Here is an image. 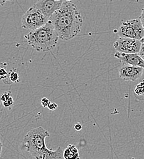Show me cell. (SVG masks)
Listing matches in <instances>:
<instances>
[{
    "label": "cell",
    "instance_id": "16",
    "mask_svg": "<svg viewBox=\"0 0 144 159\" xmlns=\"http://www.w3.org/2000/svg\"><path fill=\"white\" fill-rule=\"evenodd\" d=\"M47 108L50 110H51V111H54V110H55L58 108V105L57 103H50L48 105Z\"/></svg>",
    "mask_w": 144,
    "mask_h": 159
},
{
    "label": "cell",
    "instance_id": "11",
    "mask_svg": "<svg viewBox=\"0 0 144 159\" xmlns=\"http://www.w3.org/2000/svg\"><path fill=\"white\" fill-rule=\"evenodd\" d=\"M6 65H7L6 62H0V80L7 84H11L12 83H11L8 77L9 72L6 70Z\"/></svg>",
    "mask_w": 144,
    "mask_h": 159
},
{
    "label": "cell",
    "instance_id": "1",
    "mask_svg": "<svg viewBox=\"0 0 144 159\" xmlns=\"http://www.w3.org/2000/svg\"><path fill=\"white\" fill-rule=\"evenodd\" d=\"M61 39L75 38L81 31L83 20L77 6L71 1L63 0L61 6L49 19Z\"/></svg>",
    "mask_w": 144,
    "mask_h": 159
},
{
    "label": "cell",
    "instance_id": "6",
    "mask_svg": "<svg viewBox=\"0 0 144 159\" xmlns=\"http://www.w3.org/2000/svg\"><path fill=\"white\" fill-rule=\"evenodd\" d=\"M141 46L140 40L120 37L114 43L115 49L124 53H139Z\"/></svg>",
    "mask_w": 144,
    "mask_h": 159
},
{
    "label": "cell",
    "instance_id": "5",
    "mask_svg": "<svg viewBox=\"0 0 144 159\" xmlns=\"http://www.w3.org/2000/svg\"><path fill=\"white\" fill-rule=\"evenodd\" d=\"M118 34L120 37L141 39L144 37V28L140 19L123 22L118 29Z\"/></svg>",
    "mask_w": 144,
    "mask_h": 159
},
{
    "label": "cell",
    "instance_id": "7",
    "mask_svg": "<svg viewBox=\"0 0 144 159\" xmlns=\"http://www.w3.org/2000/svg\"><path fill=\"white\" fill-rule=\"evenodd\" d=\"M144 68L131 65H124L119 69V77L125 80L135 81L141 78Z\"/></svg>",
    "mask_w": 144,
    "mask_h": 159
},
{
    "label": "cell",
    "instance_id": "14",
    "mask_svg": "<svg viewBox=\"0 0 144 159\" xmlns=\"http://www.w3.org/2000/svg\"><path fill=\"white\" fill-rule=\"evenodd\" d=\"M11 97V91H6L5 93H4L3 94H2V96L0 98V99L1 100V102H4L9 99Z\"/></svg>",
    "mask_w": 144,
    "mask_h": 159
},
{
    "label": "cell",
    "instance_id": "18",
    "mask_svg": "<svg viewBox=\"0 0 144 159\" xmlns=\"http://www.w3.org/2000/svg\"><path fill=\"white\" fill-rule=\"evenodd\" d=\"M74 129L77 131H81L82 129V125L81 123H76L74 125Z\"/></svg>",
    "mask_w": 144,
    "mask_h": 159
},
{
    "label": "cell",
    "instance_id": "20",
    "mask_svg": "<svg viewBox=\"0 0 144 159\" xmlns=\"http://www.w3.org/2000/svg\"><path fill=\"white\" fill-rule=\"evenodd\" d=\"M2 105L4 107H9L11 105H9V102H7V100L6 101H4V102H2Z\"/></svg>",
    "mask_w": 144,
    "mask_h": 159
},
{
    "label": "cell",
    "instance_id": "15",
    "mask_svg": "<svg viewBox=\"0 0 144 159\" xmlns=\"http://www.w3.org/2000/svg\"><path fill=\"white\" fill-rule=\"evenodd\" d=\"M50 100L48 98H44L41 99V105L44 108L45 107H47L48 105L50 103Z\"/></svg>",
    "mask_w": 144,
    "mask_h": 159
},
{
    "label": "cell",
    "instance_id": "4",
    "mask_svg": "<svg viewBox=\"0 0 144 159\" xmlns=\"http://www.w3.org/2000/svg\"><path fill=\"white\" fill-rule=\"evenodd\" d=\"M49 18L35 6L31 7L21 17V26L23 28L35 30L44 25Z\"/></svg>",
    "mask_w": 144,
    "mask_h": 159
},
{
    "label": "cell",
    "instance_id": "24",
    "mask_svg": "<svg viewBox=\"0 0 144 159\" xmlns=\"http://www.w3.org/2000/svg\"><path fill=\"white\" fill-rule=\"evenodd\" d=\"M140 79H141V81H144V70H143V72H142V75H141V77Z\"/></svg>",
    "mask_w": 144,
    "mask_h": 159
},
{
    "label": "cell",
    "instance_id": "3",
    "mask_svg": "<svg viewBox=\"0 0 144 159\" xmlns=\"http://www.w3.org/2000/svg\"><path fill=\"white\" fill-rule=\"evenodd\" d=\"M25 38L29 45L39 52L53 49L59 39L53 25L49 20L41 27L31 30Z\"/></svg>",
    "mask_w": 144,
    "mask_h": 159
},
{
    "label": "cell",
    "instance_id": "19",
    "mask_svg": "<svg viewBox=\"0 0 144 159\" xmlns=\"http://www.w3.org/2000/svg\"><path fill=\"white\" fill-rule=\"evenodd\" d=\"M139 19H140V20H141V22H142V24L143 27H144V7L143 8V9H142V14H141V15Z\"/></svg>",
    "mask_w": 144,
    "mask_h": 159
},
{
    "label": "cell",
    "instance_id": "26",
    "mask_svg": "<svg viewBox=\"0 0 144 159\" xmlns=\"http://www.w3.org/2000/svg\"><path fill=\"white\" fill-rule=\"evenodd\" d=\"M66 1H71L72 0H66Z\"/></svg>",
    "mask_w": 144,
    "mask_h": 159
},
{
    "label": "cell",
    "instance_id": "22",
    "mask_svg": "<svg viewBox=\"0 0 144 159\" xmlns=\"http://www.w3.org/2000/svg\"><path fill=\"white\" fill-rule=\"evenodd\" d=\"M8 1H12V0H0V6H4L6 4V2Z\"/></svg>",
    "mask_w": 144,
    "mask_h": 159
},
{
    "label": "cell",
    "instance_id": "13",
    "mask_svg": "<svg viewBox=\"0 0 144 159\" xmlns=\"http://www.w3.org/2000/svg\"><path fill=\"white\" fill-rule=\"evenodd\" d=\"M8 77L11 83H19L21 81L20 75L19 73L16 70H14V69H12L10 70V72H9Z\"/></svg>",
    "mask_w": 144,
    "mask_h": 159
},
{
    "label": "cell",
    "instance_id": "17",
    "mask_svg": "<svg viewBox=\"0 0 144 159\" xmlns=\"http://www.w3.org/2000/svg\"><path fill=\"white\" fill-rule=\"evenodd\" d=\"M139 54L141 57V58L144 60V43H141V46Z\"/></svg>",
    "mask_w": 144,
    "mask_h": 159
},
{
    "label": "cell",
    "instance_id": "23",
    "mask_svg": "<svg viewBox=\"0 0 144 159\" xmlns=\"http://www.w3.org/2000/svg\"><path fill=\"white\" fill-rule=\"evenodd\" d=\"M2 144L1 143V141L0 139V156L1 154V152H2Z\"/></svg>",
    "mask_w": 144,
    "mask_h": 159
},
{
    "label": "cell",
    "instance_id": "25",
    "mask_svg": "<svg viewBox=\"0 0 144 159\" xmlns=\"http://www.w3.org/2000/svg\"><path fill=\"white\" fill-rule=\"evenodd\" d=\"M140 41H141V43H144V37H143L140 40Z\"/></svg>",
    "mask_w": 144,
    "mask_h": 159
},
{
    "label": "cell",
    "instance_id": "2",
    "mask_svg": "<svg viewBox=\"0 0 144 159\" xmlns=\"http://www.w3.org/2000/svg\"><path fill=\"white\" fill-rule=\"evenodd\" d=\"M49 132L41 126L30 130L23 138V145L26 151L37 159H62L63 151L61 147L53 151L47 148L45 139L50 137Z\"/></svg>",
    "mask_w": 144,
    "mask_h": 159
},
{
    "label": "cell",
    "instance_id": "9",
    "mask_svg": "<svg viewBox=\"0 0 144 159\" xmlns=\"http://www.w3.org/2000/svg\"><path fill=\"white\" fill-rule=\"evenodd\" d=\"M114 57L124 65L139 66L144 68V60L139 53H124L117 51Z\"/></svg>",
    "mask_w": 144,
    "mask_h": 159
},
{
    "label": "cell",
    "instance_id": "12",
    "mask_svg": "<svg viewBox=\"0 0 144 159\" xmlns=\"http://www.w3.org/2000/svg\"><path fill=\"white\" fill-rule=\"evenodd\" d=\"M134 94L135 98L139 100H144V82L141 81L137 84L134 90Z\"/></svg>",
    "mask_w": 144,
    "mask_h": 159
},
{
    "label": "cell",
    "instance_id": "8",
    "mask_svg": "<svg viewBox=\"0 0 144 159\" xmlns=\"http://www.w3.org/2000/svg\"><path fill=\"white\" fill-rule=\"evenodd\" d=\"M63 1V0L59 1L55 0H37L34 6L39 9L47 17L50 18L53 12L61 6Z\"/></svg>",
    "mask_w": 144,
    "mask_h": 159
},
{
    "label": "cell",
    "instance_id": "10",
    "mask_svg": "<svg viewBox=\"0 0 144 159\" xmlns=\"http://www.w3.org/2000/svg\"><path fill=\"white\" fill-rule=\"evenodd\" d=\"M64 159H80L79 152L74 144H69L63 151Z\"/></svg>",
    "mask_w": 144,
    "mask_h": 159
},
{
    "label": "cell",
    "instance_id": "21",
    "mask_svg": "<svg viewBox=\"0 0 144 159\" xmlns=\"http://www.w3.org/2000/svg\"><path fill=\"white\" fill-rule=\"evenodd\" d=\"M7 102H9V105L11 106V105H12L13 104H14V100H13V98H12V96L9 99L7 100Z\"/></svg>",
    "mask_w": 144,
    "mask_h": 159
},
{
    "label": "cell",
    "instance_id": "27",
    "mask_svg": "<svg viewBox=\"0 0 144 159\" xmlns=\"http://www.w3.org/2000/svg\"><path fill=\"white\" fill-rule=\"evenodd\" d=\"M55 1H62V0H55Z\"/></svg>",
    "mask_w": 144,
    "mask_h": 159
}]
</instances>
